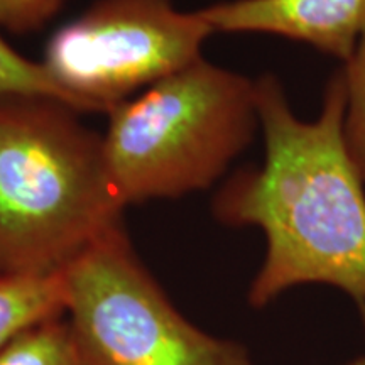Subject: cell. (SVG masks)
Masks as SVG:
<instances>
[{"mask_svg":"<svg viewBox=\"0 0 365 365\" xmlns=\"http://www.w3.org/2000/svg\"><path fill=\"white\" fill-rule=\"evenodd\" d=\"M71 107L0 100V274L61 272L122 225L102 135Z\"/></svg>","mask_w":365,"mask_h":365,"instance_id":"cell-2","label":"cell"},{"mask_svg":"<svg viewBox=\"0 0 365 365\" xmlns=\"http://www.w3.org/2000/svg\"><path fill=\"white\" fill-rule=\"evenodd\" d=\"M346 88V112L344 124L349 156L365 181V34L345 68L341 70Z\"/></svg>","mask_w":365,"mask_h":365,"instance_id":"cell-10","label":"cell"},{"mask_svg":"<svg viewBox=\"0 0 365 365\" xmlns=\"http://www.w3.org/2000/svg\"><path fill=\"white\" fill-rule=\"evenodd\" d=\"M255 93L264 164L232 176L213 202L222 223L257 227L266 237L250 307H267L296 286L328 284L365 317V181L345 145L344 73L328 81L313 122L294 115L276 76L255 80Z\"/></svg>","mask_w":365,"mask_h":365,"instance_id":"cell-1","label":"cell"},{"mask_svg":"<svg viewBox=\"0 0 365 365\" xmlns=\"http://www.w3.org/2000/svg\"><path fill=\"white\" fill-rule=\"evenodd\" d=\"M66 0H0V27L31 33L53 19Z\"/></svg>","mask_w":365,"mask_h":365,"instance_id":"cell-11","label":"cell"},{"mask_svg":"<svg viewBox=\"0 0 365 365\" xmlns=\"http://www.w3.org/2000/svg\"><path fill=\"white\" fill-rule=\"evenodd\" d=\"M66 284L61 272L0 274V350L27 328L65 317Z\"/></svg>","mask_w":365,"mask_h":365,"instance_id":"cell-7","label":"cell"},{"mask_svg":"<svg viewBox=\"0 0 365 365\" xmlns=\"http://www.w3.org/2000/svg\"><path fill=\"white\" fill-rule=\"evenodd\" d=\"M0 365H85L66 317L27 328L0 350Z\"/></svg>","mask_w":365,"mask_h":365,"instance_id":"cell-8","label":"cell"},{"mask_svg":"<svg viewBox=\"0 0 365 365\" xmlns=\"http://www.w3.org/2000/svg\"><path fill=\"white\" fill-rule=\"evenodd\" d=\"M257 127L255 81L196 59L108 112L102 143L113 191L127 207L207 190Z\"/></svg>","mask_w":365,"mask_h":365,"instance_id":"cell-3","label":"cell"},{"mask_svg":"<svg viewBox=\"0 0 365 365\" xmlns=\"http://www.w3.org/2000/svg\"><path fill=\"white\" fill-rule=\"evenodd\" d=\"M346 365H365V355H360V357L350 360Z\"/></svg>","mask_w":365,"mask_h":365,"instance_id":"cell-12","label":"cell"},{"mask_svg":"<svg viewBox=\"0 0 365 365\" xmlns=\"http://www.w3.org/2000/svg\"><path fill=\"white\" fill-rule=\"evenodd\" d=\"M66 313L85 365H254L239 341L185 318L139 261L122 225L63 271Z\"/></svg>","mask_w":365,"mask_h":365,"instance_id":"cell-4","label":"cell"},{"mask_svg":"<svg viewBox=\"0 0 365 365\" xmlns=\"http://www.w3.org/2000/svg\"><path fill=\"white\" fill-rule=\"evenodd\" d=\"M212 34L198 11L171 0H97L53 34L43 65L81 112L108 113L202 58Z\"/></svg>","mask_w":365,"mask_h":365,"instance_id":"cell-5","label":"cell"},{"mask_svg":"<svg viewBox=\"0 0 365 365\" xmlns=\"http://www.w3.org/2000/svg\"><path fill=\"white\" fill-rule=\"evenodd\" d=\"M44 98L81 112L80 103L58 85L43 63L22 56L0 36V100Z\"/></svg>","mask_w":365,"mask_h":365,"instance_id":"cell-9","label":"cell"},{"mask_svg":"<svg viewBox=\"0 0 365 365\" xmlns=\"http://www.w3.org/2000/svg\"><path fill=\"white\" fill-rule=\"evenodd\" d=\"M213 33H264L349 61L365 34V0H228L200 9Z\"/></svg>","mask_w":365,"mask_h":365,"instance_id":"cell-6","label":"cell"}]
</instances>
